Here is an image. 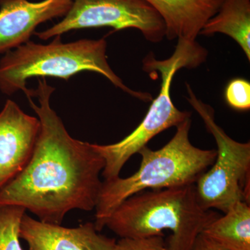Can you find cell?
<instances>
[{
	"instance_id": "cell-8",
	"label": "cell",
	"mask_w": 250,
	"mask_h": 250,
	"mask_svg": "<svg viewBox=\"0 0 250 250\" xmlns=\"http://www.w3.org/2000/svg\"><path fill=\"white\" fill-rule=\"evenodd\" d=\"M39 118L9 100L0 112V189L22 172L30 159L39 131Z\"/></svg>"
},
{
	"instance_id": "cell-6",
	"label": "cell",
	"mask_w": 250,
	"mask_h": 250,
	"mask_svg": "<svg viewBox=\"0 0 250 250\" xmlns=\"http://www.w3.org/2000/svg\"><path fill=\"white\" fill-rule=\"evenodd\" d=\"M188 102L198 113L216 142V158L195 184L197 195L207 209L227 211L236 202H250V143L228 136L215 122L213 108L199 100L187 83Z\"/></svg>"
},
{
	"instance_id": "cell-12",
	"label": "cell",
	"mask_w": 250,
	"mask_h": 250,
	"mask_svg": "<svg viewBox=\"0 0 250 250\" xmlns=\"http://www.w3.org/2000/svg\"><path fill=\"white\" fill-rule=\"evenodd\" d=\"M217 33L236 41L250 61V0H224L200 34L210 36Z\"/></svg>"
},
{
	"instance_id": "cell-11",
	"label": "cell",
	"mask_w": 250,
	"mask_h": 250,
	"mask_svg": "<svg viewBox=\"0 0 250 250\" xmlns=\"http://www.w3.org/2000/svg\"><path fill=\"white\" fill-rule=\"evenodd\" d=\"M156 10L166 26V37L181 43H197V36L215 16L224 0H145Z\"/></svg>"
},
{
	"instance_id": "cell-3",
	"label": "cell",
	"mask_w": 250,
	"mask_h": 250,
	"mask_svg": "<svg viewBox=\"0 0 250 250\" xmlns=\"http://www.w3.org/2000/svg\"><path fill=\"white\" fill-rule=\"evenodd\" d=\"M191 117L177 126L172 139L161 149L146 146L139 170L126 178L118 177L103 183L95 207V225L99 232L110 215L129 197L147 189H161L196 184L213 165L216 149H202L189 139Z\"/></svg>"
},
{
	"instance_id": "cell-4",
	"label": "cell",
	"mask_w": 250,
	"mask_h": 250,
	"mask_svg": "<svg viewBox=\"0 0 250 250\" xmlns=\"http://www.w3.org/2000/svg\"><path fill=\"white\" fill-rule=\"evenodd\" d=\"M50 43L32 41L6 52L0 60V91L11 95L22 90L30 98L33 90L26 86L32 77H55L65 81L80 72H96L106 77L117 88L144 102L152 101L149 93L131 90L113 72L106 57L107 42L82 39L64 43L61 36Z\"/></svg>"
},
{
	"instance_id": "cell-2",
	"label": "cell",
	"mask_w": 250,
	"mask_h": 250,
	"mask_svg": "<svg viewBox=\"0 0 250 250\" xmlns=\"http://www.w3.org/2000/svg\"><path fill=\"white\" fill-rule=\"evenodd\" d=\"M220 215L207 209L199 200L195 184L154 189L123 202L105 226L121 238L164 236L170 250H192L199 235Z\"/></svg>"
},
{
	"instance_id": "cell-7",
	"label": "cell",
	"mask_w": 250,
	"mask_h": 250,
	"mask_svg": "<svg viewBox=\"0 0 250 250\" xmlns=\"http://www.w3.org/2000/svg\"><path fill=\"white\" fill-rule=\"evenodd\" d=\"M72 6L62 21L41 32V40L68 31L88 28L111 27L114 31L135 29L154 43L166 37V26L160 15L145 0H72Z\"/></svg>"
},
{
	"instance_id": "cell-5",
	"label": "cell",
	"mask_w": 250,
	"mask_h": 250,
	"mask_svg": "<svg viewBox=\"0 0 250 250\" xmlns=\"http://www.w3.org/2000/svg\"><path fill=\"white\" fill-rule=\"evenodd\" d=\"M202 62L200 52L188 46L177 44L170 58L157 60L148 54L143 61V70L147 73L159 71L161 75V90L148 110L144 119L127 136L110 145L92 144L105 161L103 174L104 181L120 177L123 166L135 154L147 146L151 139L162 131L177 126L191 117V113L182 111L174 106L170 89L176 72L183 67H195Z\"/></svg>"
},
{
	"instance_id": "cell-9",
	"label": "cell",
	"mask_w": 250,
	"mask_h": 250,
	"mask_svg": "<svg viewBox=\"0 0 250 250\" xmlns=\"http://www.w3.org/2000/svg\"><path fill=\"white\" fill-rule=\"evenodd\" d=\"M72 0H0V54L29 42L39 24L64 17Z\"/></svg>"
},
{
	"instance_id": "cell-1",
	"label": "cell",
	"mask_w": 250,
	"mask_h": 250,
	"mask_svg": "<svg viewBox=\"0 0 250 250\" xmlns=\"http://www.w3.org/2000/svg\"><path fill=\"white\" fill-rule=\"evenodd\" d=\"M55 90L39 79L28 99L39 117L40 131L27 166L0 189V205L21 206L43 223L62 225L73 209L91 211L98 203L103 182L104 159L89 143L73 139L50 106Z\"/></svg>"
},
{
	"instance_id": "cell-10",
	"label": "cell",
	"mask_w": 250,
	"mask_h": 250,
	"mask_svg": "<svg viewBox=\"0 0 250 250\" xmlns=\"http://www.w3.org/2000/svg\"><path fill=\"white\" fill-rule=\"evenodd\" d=\"M20 238L29 250H115L116 240L101 234L94 223L68 228L23 215Z\"/></svg>"
},
{
	"instance_id": "cell-14",
	"label": "cell",
	"mask_w": 250,
	"mask_h": 250,
	"mask_svg": "<svg viewBox=\"0 0 250 250\" xmlns=\"http://www.w3.org/2000/svg\"><path fill=\"white\" fill-rule=\"evenodd\" d=\"M26 209L21 206L0 205V250H24L20 229Z\"/></svg>"
},
{
	"instance_id": "cell-15",
	"label": "cell",
	"mask_w": 250,
	"mask_h": 250,
	"mask_svg": "<svg viewBox=\"0 0 250 250\" xmlns=\"http://www.w3.org/2000/svg\"><path fill=\"white\" fill-rule=\"evenodd\" d=\"M227 103L234 109L247 111L250 108V83L244 79L230 81L225 90Z\"/></svg>"
},
{
	"instance_id": "cell-16",
	"label": "cell",
	"mask_w": 250,
	"mask_h": 250,
	"mask_svg": "<svg viewBox=\"0 0 250 250\" xmlns=\"http://www.w3.org/2000/svg\"><path fill=\"white\" fill-rule=\"evenodd\" d=\"M115 250H170L164 236L141 238H121L116 242Z\"/></svg>"
},
{
	"instance_id": "cell-17",
	"label": "cell",
	"mask_w": 250,
	"mask_h": 250,
	"mask_svg": "<svg viewBox=\"0 0 250 250\" xmlns=\"http://www.w3.org/2000/svg\"><path fill=\"white\" fill-rule=\"evenodd\" d=\"M192 250H229L210 240L203 233L197 237Z\"/></svg>"
},
{
	"instance_id": "cell-13",
	"label": "cell",
	"mask_w": 250,
	"mask_h": 250,
	"mask_svg": "<svg viewBox=\"0 0 250 250\" xmlns=\"http://www.w3.org/2000/svg\"><path fill=\"white\" fill-rule=\"evenodd\" d=\"M202 233L227 249L250 250V205L236 202Z\"/></svg>"
}]
</instances>
